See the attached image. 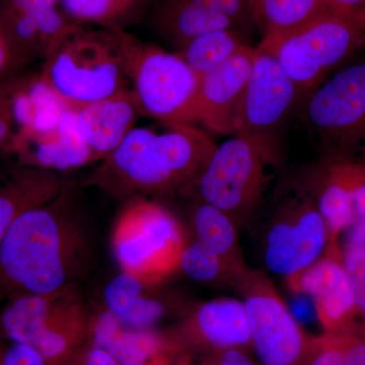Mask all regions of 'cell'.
Returning <instances> with one entry per match:
<instances>
[{
  "label": "cell",
  "mask_w": 365,
  "mask_h": 365,
  "mask_svg": "<svg viewBox=\"0 0 365 365\" xmlns=\"http://www.w3.org/2000/svg\"><path fill=\"white\" fill-rule=\"evenodd\" d=\"M88 228L71 187L19 216L0 242V282L16 297L73 287L91 258Z\"/></svg>",
  "instance_id": "cell-1"
},
{
  "label": "cell",
  "mask_w": 365,
  "mask_h": 365,
  "mask_svg": "<svg viewBox=\"0 0 365 365\" xmlns=\"http://www.w3.org/2000/svg\"><path fill=\"white\" fill-rule=\"evenodd\" d=\"M217 145L192 124L134 128L88 181L127 202L170 195L195 186Z\"/></svg>",
  "instance_id": "cell-2"
},
{
  "label": "cell",
  "mask_w": 365,
  "mask_h": 365,
  "mask_svg": "<svg viewBox=\"0 0 365 365\" xmlns=\"http://www.w3.org/2000/svg\"><path fill=\"white\" fill-rule=\"evenodd\" d=\"M45 57L43 78L71 111L130 88L114 31L74 24Z\"/></svg>",
  "instance_id": "cell-3"
},
{
  "label": "cell",
  "mask_w": 365,
  "mask_h": 365,
  "mask_svg": "<svg viewBox=\"0 0 365 365\" xmlns=\"http://www.w3.org/2000/svg\"><path fill=\"white\" fill-rule=\"evenodd\" d=\"M217 145L194 188L237 227L252 217L281 162L275 133H239Z\"/></svg>",
  "instance_id": "cell-4"
},
{
  "label": "cell",
  "mask_w": 365,
  "mask_h": 365,
  "mask_svg": "<svg viewBox=\"0 0 365 365\" xmlns=\"http://www.w3.org/2000/svg\"><path fill=\"white\" fill-rule=\"evenodd\" d=\"M114 32L141 113L163 123L196 122L200 76L179 53L144 44L126 31Z\"/></svg>",
  "instance_id": "cell-5"
},
{
  "label": "cell",
  "mask_w": 365,
  "mask_h": 365,
  "mask_svg": "<svg viewBox=\"0 0 365 365\" xmlns=\"http://www.w3.org/2000/svg\"><path fill=\"white\" fill-rule=\"evenodd\" d=\"M90 321L78 292L69 287L14 297L0 316V328L14 343L35 349L46 365H64L88 340Z\"/></svg>",
  "instance_id": "cell-6"
},
{
  "label": "cell",
  "mask_w": 365,
  "mask_h": 365,
  "mask_svg": "<svg viewBox=\"0 0 365 365\" xmlns=\"http://www.w3.org/2000/svg\"><path fill=\"white\" fill-rule=\"evenodd\" d=\"M365 47V20L333 7L259 48L272 53L304 98L334 69Z\"/></svg>",
  "instance_id": "cell-7"
},
{
  "label": "cell",
  "mask_w": 365,
  "mask_h": 365,
  "mask_svg": "<svg viewBox=\"0 0 365 365\" xmlns=\"http://www.w3.org/2000/svg\"><path fill=\"white\" fill-rule=\"evenodd\" d=\"M187 242L176 216L145 198L125 202L111 235L113 254L121 271L153 282H163L180 271Z\"/></svg>",
  "instance_id": "cell-8"
},
{
  "label": "cell",
  "mask_w": 365,
  "mask_h": 365,
  "mask_svg": "<svg viewBox=\"0 0 365 365\" xmlns=\"http://www.w3.org/2000/svg\"><path fill=\"white\" fill-rule=\"evenodd\" d=\"M302 120L327 153L365 155V62L346 67L299 103Z\"/></svg>",
  "instance_id": "cell-9"
},
{
  "label": "cell",
  "mask_w": 365,
  "mask_h": 365,
  "mask_svg": "<svg viewBox=\"0 0 365 365\" xmlns=\"http://www.w3.org/2000/svg\"><path fill=\"white\" fill-rule=\"evenodd\" d=\"M235 285L246 307L252 348L261 365H304L314 338L295 321L272 281L246 267Z\"/></svg>",
  "instance_id": "cell-10"
},
{
  "label": "cell",
  "mask_w": 365,
  "mask_h": 365,
  "mask_svg": "<svg viewBox=\"0 0 365 365\" xmlns=\"http://www.w3.org/2000/svg\"><path fill=\"white\" fill-rule=\"evenodd\" d=\"M330 244L325 220L313 200L297 187L269 220L264 264L271 272L289 280L316 263Z\"/></svg>",
  "instance_id": "cell-11"
},
{
  "label": "cell",
  "mask_w": 365,
  "mask_h": 365,
  "mask_svg": "<svg viewBox=\"0 0 365 365\" xmlns=\"http://www.w3.org/2000/svg\"><path fill=\"white\" fill-rule=\"evenodd\" d=\"M300 101L297 85L278 59L257 48L248 83L232 116V135L275 133Z\"/></svg>",
  "instance_id": "cell-12"
},
{
  "label": "cell",
  "mask_w": 365,
  "mask_h": 365,
  "mask_svg": "<svg viewBox=\"0 0 365 365\" xmlns=\"http://www.w3.org/2000/svg\"><path fill=\"white\" fill-rule=\"evenodd\" d=\"M148 16L155 32L182 50L207 32L253 25L245 0H153Z\"/></svg>",
  "instance_id": "cell-13"
},
{
  "label": "cell",
  "mask_w": 365,
  "mask_h": 365,
  "mask_svg": "<svg viewBox=\"0 0 365 365\" xmlns=\"http://www.w3.org/2000/svg\"><path fill=\"white\" fill-rule=\"evenodd\" d=\"M88 340L122 365H192L188 347L177 335L130 328L107 309L91 319Z\"/></svg>",
  "instance_id": "cell-14"
},
{
  "label": "cell",
  "mask_w": 365,
  "mask_h": 365,
  "mask_svg": "<svg viewBox=\"0 0 365 365\" xmlns=\"http://www.w3.org/2000/svg\"><path fill=\"white\" fill-rule=\"evenodd\" d=\"M287 281L295 292L313 300L325 333L354 332L356 302L335 242L311 267Z\"/></svg>",
  "instance_id": "cell-15"
},
{
  "label": "cell",
  "mask_w": 365,
  "mask_h": 365,
  "mask_svg": "<svg viewBox=\"0 0 365 365\" xmlns=\"http://www.w3.org/2000/svg\"><path fill=\"white\" fill-rule=\"evenodd\" d=\"M256 49L239 52L200 76L196 122L215 133L232 135V116L253 68Z\"/></svg>",
  "instance_id": "cell-16"
},
{
  "label": "cell",
  "mask_w": 365,
  "mask_h": 365,
  "mask_svg": "<svg viewBox=\"0 0 365 365\" xmlns=\"http://www.w3.org/2000/svg\"><path fill=\"white\" fill-rule=\"evenodd\" d=\"M178 336V335H177ZM187 347L197 346L209 353L230 348H252L251 331L242 300L223 297L192 309L178 336Z\"/></svg>",
  "instance_id": "cell-17"
},
{
  "label": "cell",
  "mask_w": 365,
  "mask_h": 365,
  "mask_svg": "<svg viewBox=\"0 0 365 365\" xmlns=\"http://www.w3.org/2000/svg\"><path fill=\"white\" fill-rule=\"evenodd\" d=\"M143 114L132 88L96 101L76 111L81 135L95 162L105 160L134 128Z\"/></svg>",
  "instance_id": "cell-18"
},
{
  "label": "cell",
  "mask_w": 365,
  "mask_h": 365,
  "mask_svg": "<svg viewBox=\"0 0 365 365\" xmlns=\"http://www.w3.org/2000/svg\"><path fill=\"white\" fill-rule=\"evenodd\" d=\"M299 188L313 200L325 220L331 244L341 232L356 222L343 155L327 153L316 165L307 170Z\"/></svg>",
  "instance_id": "cell-19"
},
{
  "label": "cell",
  "mask_w": 365,
  "mask_h": 365,
  "mask_svg": "<svg viewBox=\"0 0 365 365\" xmlns=\"http://www.w3.org/2000/svg\"><path fill=\"white\" fill-rule=\"evenodd\" d=\"M162 284L121 271L105 287V309L125 326L155 329L176 302L158 290Z\"/></svg>",
  "instance_id": "cell-20"
},
{
  "label": "cell",
  "mask_w": 365,
  "mask_h": 365,
  "mask_svg": "<svg viewBox=\"0 0 365 365\" xmlns=\"http://www.w3.org/2000/svg\"><path fill=\"white\" fill-rule=\"evenodd\" d=\"M24 130L31 141L29 157L37 169L58 173L95 162L91 148L79 131L76 111L67 110L50 128Z\"/></svg>",
  "instance_id": "cell-21"
},
{
  "label": "cell",
  "mask_w": 365,
  "mask_h": 365,
  "mask_svg": "<svg viewBox=\"0 0 365 365\" xmlns=\"http://www.w3.org/2000/svg\"><path fill=\"white\" fill-rule=\"evenodd\" d=\"M64 185L58 173L35 169L19 173L0 188V242L19 216L49 203Z\"/></svg>",
  "instance_id": "cell-22"
},
{
  "label": "cell",
  "mask_w": 365,
  "mask_h": 365,
  "mask_svg": "<svg viewBox=\"0 0 365 365\" xmlns=\"http://www.w3.org/2000/svg\"><path fill=\"white\" fill-rule=\"evenodd\" d=\"M253 25L268 44L331 9L328 0H245Z\"/></svg>",
  "instance_id": "cell-23"
},
{
  "label": "cell",
  "mask_w": 365,
  "mask_h": 365,
  "mask_svg": "<svg viewBox=\"0 0 365 365\" xmlns=\"http://www.w3.org/2000/svg\"><path fill=\"white\" fill-rule=\"evenodd\" d=\"M153 0H59L66 18L108 31H126L148 16Z\"/></svg>",
  "instance_id": "cell-24"
},
{
  "label": "cell",
  "mask_w": 365,
  "mask_h": 365,
  "mask_svg": "<svg viewBox=\"0 0 365 365\" xmlns=\"http://www.w3.org/2000/svg\"><path fill=\"white\" fill-rule=\"evenodd\" d=\"M191 222L194 240L239 272L247 267L240 249L239 227L227 213L200 200L192 212Z\"/></svg>",
  "instance_id": "cell-25"
},
{
  "label": "cell",
  "mask_w": 365,
  "mask_h": 365,
  "mask_svg": "<svg viewBox=\"0 0 365 365\" xmlns=\"http://www.w3.org/2000/svg\"><path fill=\"white\" fill-rule=\"evenodd\" d=\"M67 108L43 76L16 93L11 102L14 120L24 129L43 130L54 126Z\"/></svg>",
  "instance_id": "cell-26"
},
{
  "label": "cell",
  "mask_w": 365,
  "mask_h": 365,
  "mask_svg": "<svg viewBox=\"0 0 365 365\" xmlns=\"http://www.w3.org/2000/svg\"><path fill=\"white\" fill-rule=\"evenodd\" d=\"M246 45L248 44L244 40L241 31L225 29L194 38L180 50L179 54L194 71L202 76L230 58Z\"/></svg>",
  "instance_id": "cell-27"
},
{
  "label": "cell",
  "mask_w": 365,
  "mask_h": 365,
  "mask_svg": "<svg viewBox=\"0 0 365 365\" xmlns=\"http://www.w3.org/2000/svg\"><path fill=\"white\" fill-rule=\"evenodd\" d=\"M304 365H365V336L324 333L314 338Z\"/></svg>",
  "instance_id": "cell-28"
},
{
  "label": "cell",
  "mask_w": 365,
  "mask_h": 365,
  "mask_svg": "<svg viewBox=\"0 0 365 365\" xmlns=\"http://www.w3.org/2000/svg\"><path fill=\"white\" fill-rule=\"evenodd\" d=\"M180 271L196 282L211 285L222 283L235 284L240 274L242 272L228 265L218 255L213 253L196 240L187 242L182 250Z\"/></svg>",
  "instance_id": "cell-29"
},
{
  "label": "cell",
  "mask_w": 365,
  "mask_h": 365,
  "mask_svg": "<svg viewBox=\"0 0 365 365\" xmlns=\"http://www.w3.org/2000/svg\"><path fill=\"white\" fill-rule=\"evenodd\" d=\"M343 263L354 294L357 313L364 319V324L356 327L355 331L362 330L365 329V247L349 250Z\"/></svg>",
  "instance_id": "cell-30"
},
{
  "label": "cell",
  "mask_w": 365,
  "mask_h": 365,
  "mask_svg": "<svg viewBox=\"0 0 365 365\" xmlns=\"http://www.w3.org/2000/svg\"><path fill=\"white\" fill-rule=\"evenodd\" d=\"M345 158L346 176L351 192L356 220H359L365 216V163Z\"/></svg>",
  "instance_id": "cell-31"
},
{
  "label": "cell",
  "mask_w": 365,
  "mask_h": 365,
  "mask_svg": "<svg viewBox=\"0 0 365 365\" xmlns=\"http://www.w3.org/2000/svg\"><path fill=\"white\" fill-rule=\"evenodd\" d=\"M1 365H46L42 356L32 347L14 343L11 347L2 349Z\"/></svg>",
  "instance_id": "cell-32"
},
{
  "label": "cell",
  "mask_w": 365,
  "mask_h": 365,
  "mask_svg": "<svg viewBox=\"0 0 365 365\" xmlns=\"http://www.w3.org/2000/svg\"><path fill=\"white\" fill-rule=\"evenodd\" d=\"M203 365H261L252 359L249 349L230 348L209 353Z\"/></svg>",
  "instance_id": "cell-33"
},
{
  "label": "cell",
  "mask_w": 365,
  "mask_h": 365,
  "mask_svg": "<svg viewBox=\"0 0 365 365\" xmlns=\"http://www.w3.org/2000/svg\"><path fill=\"white\" fill-rule=\"evenodd\" d=\"M13 2L14 6L31 16L60 9L59 0H13Z\"/></svg>",
  "instance_id": "cell-34"
},
{
  "label": "cell",
  "mask_w": 365,
  "mask_h": 365,
  "mask_svg": "<svg viewBox=\"0 0 365 365\" xmlns=\"http://www.w3.org/2000/svg\"><path fill=\"white\" fill-rule=\"evenodd\" d=\"M336 11L365 20V0H328Z\"/></svg>",
  "instance_id": "cell-35"
},
{
  "label": "cell",
  "mask_w": 365,
  "mask_h": 365,
  "mask_svg": "<svg viewBox=\"0 0 365 365\" xmlns=\"http://www.w3.org/2000/svg\"><path fill=\"white\" fill-rule=\"evenodd\" d=\"M85 360L86 365H122L111 353L95 347L88 348Z\"/></svg>",
  "instance_id": "cell-36"
},
{
  "label": "cell",
  "mask_w": 365,
  "mask_h": 365,
  "mask_svg": "<svg viewBox=\"0 0 365 365\" xmlns=\"http://www.w3.org/2000/svg\"><path fill=\"white\" fill-rule=\"evenodd\" d=\"M348 246L365 247V216L353 225Z\"/></svg>",
  "instance_id": "cell-37"
},
{
  "label": "cell",
  "mask_w": 365,
  "mask_h": 365,
  "mask_svg": "<svg viewBox=\"0 0 365 365\" xmlns=\"http://www.w3.org/2000/svg\"><path fill=\"white\" fill-rule=\"evenodd\" d=\"M7 133H9V122L4 115V111L0 109V143L6 138Z\"/></svg>",
  "instance_id": "cell-38"
},
{
  "label": "cell",
  "mask_w": 365,
  "mask_h": 365,
  "mask_svg": "<svg viewBox=\"0 0 365 365\" xmlns=\"http://www.w3.org/2000/svg\"><path fill=\"white\" fill-rule=\"evenodd\" d=\"M7 58V49L6 43H0V67L6 63Z\"/></svg>",
  "instance_id": "cell-39"
},
{
  "label": "cell",
  "mask_w": 365,
  "mask_h": 365,
  "mask_svg": "<svg viewBox=\"0 0 365 365\" xmlns=\"http://www.w3.org/2000/svg\"><path fill=\"white\" fill-rule=\"evenodd\" d=\"M68 365H86V360H85V355H83V356L81 357V359H79L78 360H76V361H74L73 364H69Z\"/></svg>",
  "instance_id": "cell-40"
},
{
  "label": "cell",
  "mask_w": 365,
  "mask_h": 365,
  "mask_svg": "<svg viewBox=\"0 0 365 365\" xmlns=\"http://www.w3.org/2000/svg\"><path fill=\"white\" fill-rule=\"evenodd\" d=\"M0 43H6L4 39V31H2L1 25H0Z\"/></svg>",
  "instance_id": "cell-41"
},
{
  "label": "cell",
  "mask_w": 365,
  "mask_h": 365,
  "mask_svg": "<svg viewBox=\"0 0 365 365\" xmlns=\"http://www.w3.org/2000/svg\"><path fill=\"white\" fill-rule=\"evenodd\" d=\"M357 334H359V335L365 336V329H362V330L356 331Z\"/></svg>",
  "instance_id": "cell-42"
},
{
  "label": "cell",
  "mask_w": 365,
  "mask_h": 365,
  "mask_svg": "<svg viewBox=\"0 0 365 365\" xmlns=\"http://www.w3.org/2000/svg\"><path fill=\"white\" fill-rule=\"evenodd\" d=\"M2 349H4V347H2L1 345H0V365H1V353H2Z\"/></svg>",
  "instance_id": "cell-43"
}]
</instances>
